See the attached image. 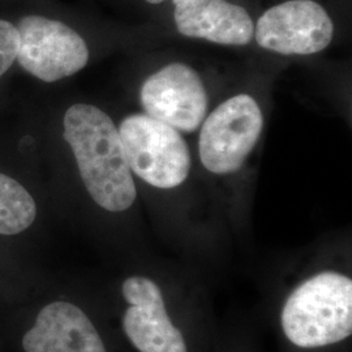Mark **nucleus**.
I'll return each instance as SVG.
<instances>
[{"mask_svg": "<svg viewBox=\"0 0 352 352\" xmlns=\"http://www.w3.org/2000/svg\"><path fill=\"white\" fill-rule=\"evenodd\" d=\"M64 140L71 146L84 186L107 212L119 213L136 200V186L119 131L101 109L77 103L64 115Z\"/></svg>", "mask_w": 352, "mask_h": 352, "instance_id": "nucleus-1", "label": "nucleus"}, {"mask_svg": "<svg viewBox=\"0 0 352 352\" xmlns=\"http://www.w3.org/2000/svg\"><path fill=\"white\" fill-rule=\"evenodd\" d=\"M287 340L300 349H318L352 334V280L338 272L308 278L289 294L280 314Z\"/></svg>", "mask_w": 352, "mask_h": 352, "instance_id": "nucleus-2", "label": "nucleus"}, {"mask_svg": "<svg viewBox=\"0 0 352 352\" xmlns=\"http://www.w3.org/2000/svg\"><path fill=\"white\" fill-rule=\"evenodd\" d=\"M119 135L132 173L155 188L179 187L188 177L190 154L180 133L146 113L126 116Z\"/></svg>", "mask_w": 352, "mask_h": 352, "instance_id": "nucleus-3", "label": "nucleus"}, {"mask_svg": "<svg viewBox=\"0 0 352 352\" xmlns=\"http://www.w3.org/2000/svg\"><path fill=\"white\" fill-rule=\"evenodd\" d=\"M264 126L258 103L248 94L235 96L202 122L199 153L204 167L217 175L236 173L256 146Z\"/></svg>", "mask_w": 352, "mask_h": 352, "instance_id": "nucleus-4", "label": "nucleus"}, {"mask_svg": "<svg viewBox=\"0 0 352 352\" xmlns=\"http://www.w3.org/2000/svg\"><path fill=\"white\" fill-rule=\"evenodd\" d=\"M20 46L16 60L28 74L45 82H55L87 67L89 49L72 28L43 16L20 19Z\"/></svg>", "mask_w": 352, "mask_h": 352, "instance_id": "nucleus-5", "label": "nucleus"}, {"mask_svg": "<svg viewBox=\"0 0 352 352\" xmlns=\"http://www.w3.org/2000/svg\"><path fill=\"white\" fill-rule=\"evenodd\" d=\"M334 36L327 11L312 0H291L267 10L254 29L257 43L282 55H312L325 50Z\"/></svg>", "mask_w": 352, "mask_h": 352, "instance_id": "nucleus-6", "label": "nucleus"}, {"mask_svg": "<svg viewBox=\"0 0 352 352\" xmlns=\"http://www.w3.org/2000/svg\"><path fill=\"white\" fill-rule=\"evenodd\" d=\"M146 115L182 132H195L208 111L201 77L188 65L168 64L149 76L140 91Z\"/></svg>", "mask_w": 352, "mask_h": 352, "instance_id": "nucleus-7", "label": "nucleus"}, {"mask_svg": "<svg viewBox=\"0 0 352 352\" xmlns=\"http://www.w3.org/2000/svg\"><path fill=\"white\" fill-rule=\"evenodd\" d=\"M122 292L129 304L123 329L140 352H188L182 331L167 314L162 291L153 279L126 278Z\"/></svg>", "mask_w": 352, "mask_h": 352, "instance_id": "nucleus-8", "label": "nucleus"}, {"mask_svg": "<svg viewBox=\"0 0 352 352\" xmlns=\"http://www.w3.org/2000/svg\"><path fill=\"white\" fill-rule=\"evenodd\" d=\"M25 352H107L87 314L72 302H52L23 338Z\"/></svg>", "mask_w": 352, "mask_h": 352, "instance_id": "nucleus-9", "label": "nucleus"}, {"mask_svg": "<svg viewBox=\"0 0 352 352\" xmlns=\"http://www.w3.org/2000/svg\"><path fill=\"white\" fill-rule=\"evenodd\" d=\"M176 29L186 37L226 46H244L253 38L248 12L226 0H173Z\"/></svg>", "mask_w": 352, "mask_h": 352, "instance_id": "nucleus-10", "label": "nucleus"}, {"mask_svg": "<svg viewBox=\"0 0 352 352\" xmlns=\"http://www.w3.org/2000/svg\"><path fill=\"white\" fill-rule=\"evenodd\" d=\"M37 205L17 180L0 173V235H17L33 225Z\"/></svg>", "mask_w": 352, "mask_h": 352, "instance_id": "nucleus-11", "label": "nucleus"}, {"mask_svg": "<svg viewBox=\"0 0 352 352\" xmlns=\"http://www.w3.org/2000/svg\"><path fill=\"white\" fill-rule=\"evenodd\" d=\"M20 46L19 30L8 21L0 20V77L4 75L17 58Z\"/></svg>", "mask_w": 352, "mask_h": 352, "instance_id": "nucleus-12", "label": "nucleus"}, {"mask_svg": "<svg viewBox=\"0 0 352 352\" xmlns=\"http://www.w3.org/2000/svg\"><path fill=\"white\" fill-rule=\"evenodd\" d=\"M148 3H151V4H160V3H162L164 0H146Z\"/></svg>", "mask_w": 352, "mask_h": 352, "instance_id": "nucleus-13", "label": "nucleus"}]
</instances>
